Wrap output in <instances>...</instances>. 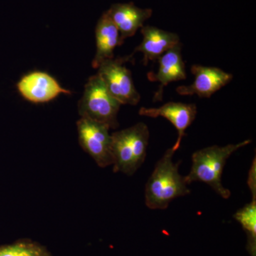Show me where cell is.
<instances>
[{
	"label": "cell",
	"mask_w": 256,
	"mask_h": 256,
	"mask_svg": "<svg viewBox=\"0 0 256 256\" xmlns=\"http://www.w3.org/2000/svg\"><path fill=\"white\" fill-rule=\"evenodd\" d=\"M96 38L97 50L92 66L94 68H98L104 60L114 58V48L121 46L118 28L108 12L102 15L98 22Z\"/></svg>",
	"instance_id": "13"
},
{
	"label": "cell",
	"mask_w": 256,
	"mask_h": 256,
	"mask_svg": "<svg viewBox=\"0 0 256 256\" xmlns=\"http://www.w3.org/2000/svg\"><path fill=\"white\" fill-rule=\"evenodd\" d=\"M174 152L168 150L158 162L146 186V204L150 210H166L170 202L190 193L184 176L178 172L181 162L174 163Z\"/></svg>",
	"instance_id": "1"
},
{
	"label": "cell",
	"mask_w": 256,
	"mask_h": 256,
	"mask_svg": "<svg viewBox=\"0 0 256 256\" xmlns=\"http://www.w3.org/2000/svg\"><path fill=\"white\" fill-rule=\"evenodd\" d=\"M0 256H48L44 249L32 242H20L0 248Z\"/></svg>",
	"instance_id": "15"
},
{
	"label": "cell",
	"mask_w": 256,
	"mask_h": 256,
	"mask_svg": "<svg viewBox=\"0 0 256 256\" xmlns=\"http://www.w3.org/2000/svg\"><path fill=\"white\" fill-rule=\"evenodd\" d=\"M77 130L80 146L96 164L102 168L112 165L110 128L107 124L80 118L77 122Z\"/></svg>",
	"instance_id": "6"
},
{
	"label": "cell",
	"mask_w": 256,
	"mask_h": 256,
	"mask_svg": "<svg viewBox=\"0 0 256 256\" xmlns=\"http://www.w3.org/2000/svg\"><path fill=\"white\" fill-rule=\"evenodd\" d=\"M108 14L118 28L121 45L128 37L134 36L138 28L150 16L151 10H142L132 4H114Z\"/></svg>",
	"instance_id": "12"
},
{
	"label": "cell",
	"mask_w": 256,
	"mask_h": 256,
	"mask_svg": "<svg viewBox=\"0 0 256 256\" xmlns=\"http://www.w3.org/2000/svg\"><path fill=\"white\" fill-rule=\"evenodd\" d=\"M121 104L111 95L100 76H92L86 84L78 104L80 118L107 124L110 129L118 127V114Z\"/></svg>",
	"instance_id": "4"
},
{
	"label": "cell",
	"mask_w": 256,
	"mask_h": 256,
	"mask_svg": "<svg viewBox=\"0 0 256 256\" xmlns=\"http://www.w3.org/2000/svg\"><path fill=\"white\" fill-rule=\"evenodd\" d=\"M246 140L238 144L224 146H214L195 152L192 154V165L190 172L184 176L188 184L194 182H202L210 188L222 198L227 200L230 192L222 185V176L227 160L236 151L250 144Z\"/></svg>",
	"instance_id": "2"
},
{
	"label": "cell",
	"mask_w": 256,
	"mask_h": 256,
	"mask_svg": "<svg viewBox=\"0 0 256 256\" xmlns=\"http://www.w3.org/2000/svg\"><path fill=\"white\" fill-rule=\"evenodd\" d=\"M139 114L146 117L164 118L174 126L178 132V138L171 149L175 152L181 146L185 131L196 118L197 108L194 104L170 102L158 108H142Z\"/></svg>",
	"instance_id": "9"
},
{
	"label": "cell",
	"mask_w": 256,
	"mask_h": 256,
	"mask_svg": "<svg viewBox=\"0 0 256 256\" xmlns=\"http://www.w3.org/2000/svg\"><path fill=\"white\" fill-rule=\"evenodd\" d=\"M16 88L24 98L33 104H44L60 94H70V92L60 86L54 77L42 72L26 74L20 79Z\"/></svg>",
	"instance_id": "7"
},
{
	"label": "cell",
	"mask_w": 256,
	"mask_h": 256,
	"mask_svg": "<svg viewBox=\"0 0 256 256\" xmlns=\"http://www.w3.org/2000/svg\"><path fill=\"white\" fill-rule=\"evenodd\" d=\"M191 70L194 76V80L191 85L176 88V92L180 95H197L200 98H210L233 78L232 74L216 67L194 65Z\"/></svg>",
	"instance_id": "8"
},
{
	"label": "cell",
	"mask_w": 256,
	"mask_h": 256,
	"mask_svg": "<svg viewBox=\"0 0 256 256\" xmlns=\"http://www.w3.org/2000/svg\"><path fill=\"white\" fill-rule=\"evenodd\" d=\"M158 60L159 68L156 73L148 74L150 80L160 82L159 89L154 96V101L162 100L164 88L170 82L184 80L186 78L180 44L166 50Z\"/></svg>",
	"instance_id": "10"
},
{
	"label": "cell",
	"mask_w": 256,
	"mask_h": 256,
	"mask_svg": "<svg viewBox=\"0 0 256 256\" xmlns=\"http://www.w3.org/2000/svg\"><path fill=\"white\" fill-rule=\"evenodd\" d=\"M114 172L131 176L146 160L150 132L143 122L111 134Z\"/></svg>",
	"instance_id": "3"
},
{
	"label": "cell",
	"mask_w": 256,
	"mask_h": 256,
	"mask_svg": "<svg viewBox=\"0 0 256 256\" xmlns=\"http://www.w3.org/2000/svg\"><path fill=\"white\" fill-rule=\"evenodd\" d=\"M129 57L104 60L98 66L100 76L108 92L122 105H137L140 95L136 90L130 70L124 65Z\"/></svg>",
	"instance_id": "5"
},
{
	"label": "cell",
	"mask_w": 256,
	"mask_h": 256,
	"mask_svg": "<svg viewBox=\"0 0 256 256\" xmlns=\"http://www.w3.org/2000/svg\"><path fill=\"white\" fill-rule=\"evenodd\" d=\"M141 32L142 42L134 50V53L142 52L144 65H146L149 60H158L166 50L180 44V37L176 34L153 26H144Z\"/></svg>",
	"instance_id": "11"
},
{
	"label": "cell",
	"mask_w": 256,
	"mask_h": 256,
	"mask_svg": "<svg viewBox=\"0 0 256 256\" xmlns=\"http://www.w3.org/2000/svg\"><path fill=\"white\" fill-rule=\"evenodd\" d=\"M252 201L239 210L234 214L236 220L242 224V228L250 236L252 240L256 236V194H252Z\"/></svg>",
	"instance_id": "14"
}]
</instances>
